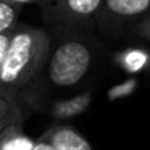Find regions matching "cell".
I'll return each mask as SVG.
<instances>
[{"label": "cell", "instance_id": "cell-6", "mask_svg": "<svg viewBox=\"0 0 150 150\" xmlns=\"http://www.w3.org/2000/svg\"><path fill=\"white\" fill-rule=\"evenodd\" d=\"M92 103V92H82L78 94L74 97L65 98V100H57L52 102L47 108L50 115L53 118H58V120H69V118H74L82 115Z\"/></svg>", "mask_w": 150, "mask_h": 150}, {"label": "cell", "instance_id": "cell-11", "mask_svg": "<svg viewBox=\"0 0 150 150\" xmlns=\"http://www.w3.org/2000/svg\"><path fill=\"white\" fill-rule=\"evenodd\" d=\"M15 28L16 26L10 28V29H5L4 33H0V66H2V63L5 60V55L8 52V47H10V40H11V36L15 33Z\"/></svg>", "mask_w": 150, "mask_h": 150}, {"label": "cell", "instance_id": "cell-4", "mask_svg": "<svg viewBox=\"0 0 150 150\" xmlns=\"http://www.w3.org/2000/svg\"><path fill=\"white\" fill-rule=\"evenodd\" d=\"M150 13V0H103L97 28L110 39H126Z\"/></svg>", "mask_w": 150, "mask_h": 150}, {"label": "cell", "instance_id": "cell-12", "mask_svg": "<svg viewBox=\"0 0 150 150\" xmlns=\"http://www.w3.org/2000/svg\"><path fill=\"white\" fill-rule=\"evenodd\" d=\"M31 150H55V147H53V144L50 142V139L44 132L37 140H34V145Z\"/></svg>", "mask_w": 150, "mask_h": 150}, {"label": "cell", "instance_id": "cell-13", "mask_svg": "<svg viewBox=\"0 0 150 150\" xmlns=\"http://www.w3.org/2000/svg\"><path fill=\"white\" fill-rule=\"evenodd\" d=\"M7 2H10V4L18 5V7L23 8L24 5H29V4H37V5H40V4L44 2V0H7Z\"/></svg>", "mask_w": 150, "mask_h": 150}, {"label": "cell", "instance_id": "cell-8", "mask_svg": "<svg viewBox=\"0 0 150 150\" xmlns=\"http://www.w3.org/2000/svg\"><path fill=\"white\" fill-rule=\"evenodd\" d=\"M23 111H21L20 102L10 95L0 91V136L10 124L23 121Z\"/></svg>", "mask_w": 150, "mask_h": 150}, {"label": "cell", "instance_id": "cell-10", "mask_svg": "<svg viewBox=\"0 0 150 150\" xmlns=\"http://www.w3.org/2000/svg\"><path fill=\"white\" fill-rule=\"evenodd\" d=\"M131 39H144V40H150V13L137 24L131 33Z\"/></svg>", "mask_w": 150, "mask_h": 150}, {"label": "cell", "instance_id": "cell-1", "mask_svg": "<svg viewBox=\"0 0 150 150\" xmlns=\"http://www.w3.org/2000/svg\"><path fill=\"white\" fill-rule=\"evenodd\" d=\"M50 45L52 36L45 29L18 23L0 66V91L18 100L21 92L45 71Z\"/></svg>", "mask_w": 150, "mask_h": 150}, {"label": "cell", "instance_id": "cell-7", "mask_svg": "<svg viewBox=\"0 0 150 150\" xmlns=\"http://www.w3.org/2000/svg\"><path fill=\"white\" fill-rule=\"evenodd\" d=\"M34 140L23 131V121L13 123L0 136V150H31Z\"/></svg>", "mask_w": 150, "mask_h": 150}, {"label": "cell", "instance_id": "cell-9", "mask_svg": "<svg viewBox=\"0 0 150 150\" xmlns=\"http://www.w3.org/2000/svg\"><path fill=\"white\" fill-rule=\"evenodd\" d=\"M20 13H21V7L10 4L7 0H0V33L16 26Z\"/></svg>", "mask_w": 150, "mask_h": 150}, {"label": "cell", "instance_id": "cell-3", "mask_svg": "<svg viewBox=\"0 0 150 150\" xmlns=\"http://www.w3.org/2000/svg\"><path fill=\"white\" fill-rule=\"evenodd\" d=\"M39 7L49 24L86 33L97 28L103 0H44Z\"/></svg>", "mask_w": 150, "mask_h": 150}, {"label": "cell", "instance_id": "cell-5", "mask_svg": "<svg viewBox=\"0 0 150 150\" xmlns=\"http://www.w3.org/2000/svg\"><path fill=\"white\" fill-rule=\"evenodd\" d=\"M45 136L53 144L55 150H94L91 142L68 124H53L45 131Z\"/></svg>", "mask_w": 150, "mask_h": 150}, {"label": "cell", "instance_id": "cell-2", "mask_svg": "<svg viewBox=\"0 0 150 150\" xmlns=\"http://www.w3.org/2000/svg\"><path fill=\"white\" fill-rule=\"evenodd\" d=\"M62 36L52 39L45 65L47 81L58 89L79 86L92 69L98 55V44L84 31L60 29Z\"/></svg>", "mask_w": 150, "mask_h": 150}]
</instances>
